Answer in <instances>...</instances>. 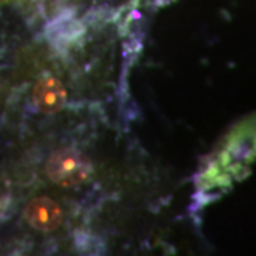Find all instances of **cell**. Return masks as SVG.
<instances>
[{
  "label": "cell",
  "instance_id": "obj_1",
  "mask_svg": "<svg viewBox=\"0 0 256 256\" xmlns=\"http://www.w3.org/2000/svg\"><path fill=\"white\" fill-rule=\"evenodd\" d=\"M90 158L74 148L54 151L46 164V171L52 182L62 186H74L86 182L92 174Z\"/></svg>",
  "mask_w": 256,
  "mask_h": 256
},
{
  "label": "cell",
  "instance_id": "obj_2",
  "mask_svg": "<svg viewBox=\"0 0 256 256\" xmlns=\"http://www.w3.org/2000/svg\"><path fill=\"white\" fill-rule=\"evenodd\" d=\"M24 218L33 229L53 232L63 222V210L54 200L48 196H37L26 205Z\"/></svg>",
  "mask_w": 256,
  "mask_h": 256
},
{
  "label": "cell",
  "instance_id": "obj_3",
  "mask_svg": "<svg viewBox=\"0 0 256 256\" xmlns=\"http://www.w3.org/2000/svg\"><path fill=\"white\" fill-rule=\"evenodd\" d=\"M33 101L37 108L44 114L58 112L67 101L66 87L56 77H43L33 88Z\"/></svg>",
  "mask_w": 256,
  "mask_h": 256
}]
</instances>
